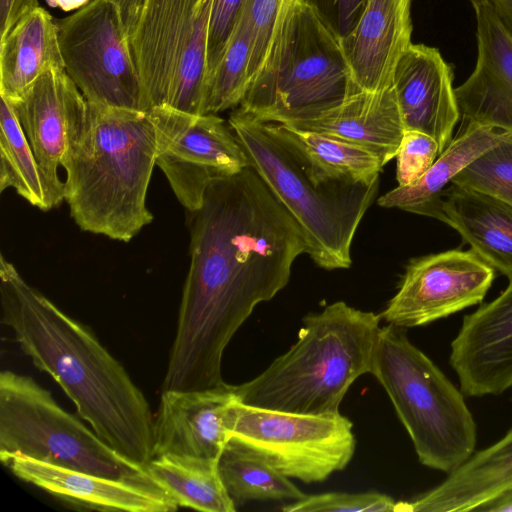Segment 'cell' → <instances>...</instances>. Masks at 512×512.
Masks as SVG:
<instances>
[{
    "label": "cell",
    "instance_id": "obj_1",
    "mask_svg": "<svg viewBox=\"0 0 512 512\" xmlns=\"http://www.w3.org/2000/svg\"><path fill=\"white\" fill-rule=\"evenodd\" d=\"M189 213L190 266L161 391L226 383V346L254 308L287 285L306 252L299 225L250 166L214 180Z\"/></svg>",
    "mask_w": 512,
    "mask_h": 512
},
{
    "label": "cell",
    "instance_id": "obj_2",
    "mask_svg": "<svg viewBox=\"0 0 512 512\" xmlns=\"http://www.w3.org/2000/svg\"><path fill=\"white\" fill-rule=\"evenodd\" d=\"M2 321L35 367L50 375L78 415L126 459L153 458L154 418L122 364L90 328L60 310L0 257Z\"/></svg>",
    "mask_w": 512,
    "mask_h": 512
},
{
    "label": "cell",
    "instance_id": "obj_3",
    "mask_svg": "<svg viewBox=\"0 0 512 512\" xmlns=\"http://www.w3.org/2000/svg\"><path fill=\"white\" fill-rule=\"evenodd\" d=\"M88 108L62 163L64 200L83 231L129 242L153 220L146 197L156 165L155 128L148 111Z\"/></svg>",
    "mask_w": 512,
    "mask_h": 512
},
{
    "label": "cell",
    "instance_id": "obj_4",
    "mask_svg": "<svg viewBox=\"0 0 512 512\" xmlns=\"http://www.w3.org/2000/svg\"><path fill=\"white\" fill-rule=\"evenodd\" d=\"M381 316L344 301L303 318L297 341L255 378L235 385L238 400L258 408L338 414L360 376L371 372Z\"/></svg>",
    "mask_w": 512,
    "mask_h": 512
},
{
    "label": "cell",
    "instance_id": "obj_5",
    "mask_svg": "<svg viewBox=\"0 0 512 512\" xmlns=\"http://www.w3.org/2000/svg\"><path fill=\"white\" fill-rule=\"evenodd\" d=\"M228 123L248 165L299 225L305 253L321 268H349L353 237L375 199L379 180L362 184L319 182L265 122L237 108Z\"/></svg>",
    "mask_w": 512,
    "mask_h": 512
},
{
    "label": "cell",
    "instance_id": "obj_6",
    "mask_svg": "<svg viewBox=\"0 0 512 512\" xmlns=\"http://www.w3.org/2000/svg\"><path fill=\"white\" fill-rule=\"evenodd\" d=\"M370 374L385 389L422 465L450 474L475 452L477 425L463 392L406 329L381 327Z\"/></svg>",
    "mask_w": 512,
    "mask_h": 512
},
{
    "label": "cell",
    "instance_id": "obj_7",
    "mask_svg": "<svg viewBox=\"0 0 512 512\" xmlns=\"http://www.w3.org/2000/svg\"><path fill=\"white\" fill-rule=\"evenodd\" d=\"M357 92L341 41L299 0L239 109L263 122L285 123L332 108Z\"/></svg>",
    "mask_w": 512,
    "mask_h": 512
},
{
    "label": "cell",
    "instance_id": "obj_8",
    "mask_svg": "<svg viewBox=\"0 0 512 512\" xmlns=\"http://www.w3.org/2000/svg\"><path fill=\"white\" fill-rule=\"evenodd\" d=\"M20 454L105 478L154 482L29 376L0 374V459ZM156 482V481H155Z\"/></svg>",
    "mask_w": 512,
    "mask_h": 512
},
{
    "label": "cell",
    "instance_id": "obj_9",
    "mask_svg": "<svg viewBox=\"0 0 512 512\" xmlns=\"http://www.w3.org/2000/svg\"><path fill=\"white\" fill-rule=\"evenodd\" d=\"M228 443L304 483L323 482L343 470L356 448L353 424L341 413L285 412L239 400L233 406Z\"/></svg>",
    "mask_w": 512,
    "mask_h": 512
},
{
    "label": "cell",
    "instance_id": "obj_10",
    "mask_svg": "<svg viewBox=\"0 0 512 512\" xmlns=\"http://www.w3.org/2000/svg\"><path fill=\"white\" fill-rule=\"evenodd\" d=\"M64 69L90 104L147 111L142 80L114 0L55 20Z\"/></svg>",
    "mask_w": 512,
    "mask_h": 512
},
{
    "label": "cell",
    "instance_id": "obj_11",
    "mask_svg": "<svg viewBox=\"0 0 512 512\" xmlns=\"http://www.w3.org/2000/svg\"><path fill=\"white\" fill-rule=\"evenodd\" d=\"M148 113L156 134V165L188 212L202 206L214 180L249 166L229 123L217 114H191L168 105Z\"/></svg>",
    "mask_w": 512,
    "mask_h": 512
},
{
    "label": "cell",
    "instance_id": "obj_12",
    "mask_svg": "<svg viewBox=\"0 0 512 512\" xmlns=\"http://www.w3.org/2000/svg\"><path fill=\"white\" fill-rule=\"evenodd\" d=\"M494 278L495 269L472 249L412 259L381 319L403 329L430 324L481 303Z\"/></svg>",
    "mask_w": 512,
    "mask_h": 512
},
{
    "label": "cell",
    "instance_id": "obj_13",
    "mask_svg": "<svg viewBox=\"0 0 512 512\" xmlns=\"http://www.w3.org/2000/svg\"><path fill=\"white\" fill-rule=\"evenodd\" d=\"M6 101L33 150L52 209L64 200L58 169L86 124L88 102L62 66L49 67L19 97Z\"/></svg>",
    "mask_w": 512,
    "mask_h": 512
},
{
    "label": "cell",
    "instance_id": "obj_14",
    "mask_svg": "<svg viewBox=\"0 0 512 512\" xmlns=\"http://www.w3.org/2000/svg\"><path fill=\"white\" fill-rule=\"evenodd\" d=\"M494 300L463 317L449 364L468 397L498 396L512 388V276Z\"/></svg>",
    "mask_w": 512,
    "mask_h": 512
},
{
    "label": "cell",
    "instance_id": "obj_15",
    "mask_svg": "<svg viewBox=\"0 0 512 512\" xmlns=\"http://www.w3.org/2000/svg\"><path fill=\"white\" fill-rule=\"evenodd\" d=\"M235 385L163 391L154 418L153 457L219 459L231 436Z\"/></svg>",
    "mask_w": 512,
    "mask_h": 512
},
{
    "label": "cell",
    "instance_id": "obj_16",
    "mask_svg": "<svg viewBox=\"0 0 512 512\" xmlns=\"http://www.w3.org/2000/svg\"><path fill=\"white\" fill-rule=\"evenodd\" d=\"M19 479L73 507L100 511L170 512L179 508L157 482L105 478L20 454L0 459Z\"/></svg>",
    "mask_w": 512,
    "mask_h": 512
},
{
    "label": "cell",
    "instance_id": "obj_17",
    "mask_svg": "<svg viewBox=\"0 0 512 512\" xmlns=\"http://www.w3.org/2000/svg\"><path fill=\"white\" fill-rule=\"evenodd\" d=\"M453 79V67L439 50L424 44H411L393 73L392 87L405 130L432 136L440 153L451 142L461 115Z\"/></svg>",
    "mask_w": 512,
    "mask_h": 512
},
{
    "label": "cell",
    "instance_id": "obj_18",
    "mask_svg": "<svg viewBox=\"0 0 512 512\" xmlns=\"http://www.w3.org/2000/svg\"><path fill=\"white\" fill-rule=\"evenodd\" d=\"M478 55L467 80L455 88L467 122L512 131V32L489 2L474 8Z\"/></svg>",
    "mask_w": 512,
    "mask_h": 512
},
{
    "label": "cell",
    "instance_id": "obj_19",
    "mask_svg": "<svg viewBox=\"0 0 512 512\" xmlns=\"http://www.w3.org/2000/svg\"><path fill=\"white\" fill-rule=\"evenodd\" d=\"M512 503V424L488 447L474 452L438 485L396 512H468L497 510Z\"/></svg>",
    "mask_w": 512,
    "mask_h": 512
},
{
    "label": "cell",
    "instance_id": "obj_20",
    "mask_svg": "<svg viewBox=\"0 0 512 512\" xmlns=\"http://www.w3.org/2000/svg\"><path fill=\"white\" fill-rule=\"evenodd\" d=\"M412 0H367L341 45L360 91L392 86L395 66L412 44Z\"/></svg>",
    "mask_w": 512,
    "mask_h": 512
},
{
    "label": "cell",
    "instance_id": "obj_21",
    "mask_svg": "<svg viewBox=\"0 0 512 512\" xmlns=\"http://www.w3.org/2000/svg\"><path fill=\"white\" fill-rule=\"evenodd\" d=\"M282 124L357 145L383 166L396 157L405 131L392 86L357 92L332 108Z\"/></svg>",
    "mask_w": 512,
    "mask_h": 512
},
{
    "label": "cell",
    "instance_id": "obj_22",
    "mask_svg": "<svg viewBox=\"0 0 512 512\" xmlns=\"http://www.w3.org/2000/svg\"><path fill=\"white\" fill-rule=\"evenodd\" d=\"M193 0H145L130 41L147 110L166 105L180 56L184 23Z\"/></svg>",
    "mask_w": 512,
    "mask_h": 512
},
{
    "label": "cell",
    "instance_id": "obj_23",
    "mask_svg": "<svg viewBox=\"0 0 512 512\" xmlns=\"http://www.w3.org/2000/svg\"><path fill=\"white\" fill-rule=\"evenodd\" d=\"M439 220L455 229L486 263L512 276V204L451 184L443 193Z\"/></svg>",
    "mask_w": 512,
    "mask_h": 512
},
{
    "label": "cell",
    "instance_id": "obj_24",
    "mask_svg": "<svg viewBox=\"0 0 512 512\" xmlns=\"http://www.w3.org/2000/svg\"><path fill=\"white\" fill-rule=\"evenodd\" d=\"M504 132L492 126L468 122L464 131L451 140L418 181L385 193L378 199V204L439 220L443 193L448 185L467 166L497 144Z\"/></svg>",
    "mask_w": 512,
    "mask_h": 512
},
{
    "label": "cell",
    "instance_id": "obj_25",
    "mask_svg": "<svg viewBox=\"0 0 512 512\" xmlns=\"http://www.w3.org/2000/svg\"><path fill=\"white\" fill-rule=\"evenodd\" d=\"M52 66L64 67L56 23L39 6L0 40V96L6 100L19 97Z\"/></svg>",
    "mask_w": 512,
    "mask_h": 512
},
{
    "label": "cell",
    "instance_id": "obj_26",
    "mask_svg": "<svg viewBox=\"0 0 512 512\" xmlns=\"http://www.w3.org/2000/svg\"><path fill=\"white\" fill-rule=\"evenodd\" d=\"M265 123L268 130L297 155L317 181L362 184L379 180L383 164L371 152L345 141L282 123Z\"/></svg>",
    "mask_w": 512,
    "mask_h": 512
},
{
    "label": "cell",
    "instance_id": "obj_27",
    "mask_svg": "<svg viewBox=\"0 0 512 512\" xmlns=\"http://www.w3.org/2000/svg\"><path fill=\"white\" fill-rule=\"evenodd\" d=\"M146 471L179 507L204 512L237 510L222 482L218 459L165 454L153 457Z\"/></svg>",
    "mask_w": 512,
    "mask_h": 512
},
{
    "label": "cell",
    "instance_id": "obj_28",
    "mask_svg": "<svg viewBox=\"0 0 512 512\" xmlns=\"http://www.w3.org/2000/svg\"><path fill=\"white\" fill-rule=\"evenodd\" d=\"M214 0H193L184 23L180 56L166 105L203 114L206 97V52Z\"/></svg>",
    "mask_w": 512,
    "mask_h": 512
},
{
    "label": "cell",
    "instance_id": "obj_29",
    "mask_svg": "<svg viewBox=\"0 0 512 512\" xmlns=\"http://www.w3.org/2000/svg\"><path fill=\"white\" fill-rule=\"evenodd\" d=\"M219 473L236 508L255 500H299L305 494L270 464L228 443L218 459Z\"/></svg>",
    "mask_w": 512,
    "mask_h": 512
},
{
    "label": "cell",
    "instance_id": "obj_30",
    "mask_svg": "<svg viewBox=\"0 0 512 512\" xmlns=\"http://www.w3.org/2000/svg\"><path fill=\"white\" fill-rule=\"evenodd\" d=\"M7 188H13L32 206L51 209L33 150L12 108L1 97L0 191Z\"/></svg>",
    "mask_w": 512,
    "mask_h": 512
},
{
    "label": "cell",
    "instance_id": "obj_31",
    "mask_svg": "<svg viewBox=\"0 0 512 512\" xmlns=\"http://www.w3.org/2000/svg\"><path fill=\"white\" fill-rule=\"evenodd\" d=\"M250 31L241 13L224 54L206 90L204 114H217L239 106L248 88Z\"/></svg>",
    "mask_w": 512,
    "mask_h": 512
},
{
    "label": "cell",
    "instance_id": "obj_32",
    "mask_svg": "<svg viewBox=\"0 0 512 512\" xmlns=\"http://www.w3.org/2000/svg\"><path fill=\"white\" fill-rule=\"evenodd\" d=\"M299 0H246L242 15L250 31L249 86L269 60L283 23Z\"/></svg>",
    "mask_w": 512,
    "mask_h": 512
},
{
    "label": "cell",
    "instance_id": "obj_33",
    "mask_svg": "<svg viewBox=\"0 0 512 512\" xmlns=\"http://www.w3.org/2000/svg\"><path fill=\"white\" fill-rule=\"evenodd\" d=\"M453 185L488 193L512 204V131L460 172Z\"/></svg>",
    "mask_w": 512,
    "mask_h": 512
},
{
    "label": "cell",
    "instance_id": "obj_34",
    "mask_svg": "<svg viewBox=\"0 0 512 512\" xmlns=\"http://www.w3.org/2000/svg\"><path fill=\"white\" fill-rule=\"evenodd\" d=\"M397 501L375 491L326 492L305 495L283 507L284 512H396Z\"/></svg>",
    "mask_w": 512,
    "mask_h": 512
},
{
    "label": "cell",
    "instance_id": "obj_35",
    "mask_svg": "<svg viewBox=\"0 0 512 512\" xmlns=\"http://www.w3.org/2000/svg\"><path fill=\"white\" fill-rule=\"evenodd\" d=\"M439 154V145L432 136L418 130H405L396 155L398 186L418 181Z\"/></svg>",
    "mask_w": 512,
    "mask_h": 512
},
{
    "label": "cell",
    "instance_id": "obj_36",
    "mask_svg": "<svg viewBox=\"0 0 512 512\" xmlns=\"http://www.w3.org/2000/svg\"><path fill=\"white\" fill-rule=\"evenodd\" d=\"M245 2L246 0L213 2L206 52V90L241 16Z\"/></svg>",
    "mask_w": 512,
    "mask_h": 512
},
{
    "label": "cell",
    "instance_id": "obj_37",
    "mask_svg": "<svg viewBox=\"0 0 512 512\" xmlns=\"http://www.w3.org/2000/svg\"><path fill=\"white\" fill-rule=\"evenodd\" d=\"M342 40L355 27L367 0H302Z\"/></svg>",
    "mask_w": 512,
    "mask_h": 512
},
{
    "label": "cell",
    "instance_id": "obj_38",
    "mask_svg": "<svg viewBox=\"0 0 512 512\" xmlns=\"http://www.w3.org/2000/svg\"><path fill=\"white\" fill-rule=\"evenodd\" d=\"M39 6L38 0H0V40L24 15Z\"/></svg>",
    "mask_w": 512,
    "mask_h": 512
},
{
    "label": "cell",
    "instance_id": "obj_39",
    "mask_svg": "<svg viewBox=\"0 0 512 512\" xmlns=\"http://www.w3.org/2000/svg\"><path fill=\"white\" fill-rule=\"evenodd\" d=\"M125 26L135 27L140 19L145 0H114Z\"/></svg>",
    "mask_w": 512,
    "mask_h": 512
},
{
    "label": "cell",
    "instance_id": "obj_40",
    "mask_svg": "<svg viewBox=\"0 0 512 512\" xmlns=\"http://www.w3.org/2000/svg\"><path fill=\"white\" fill-rule=\"evenodd\" d=\"M501 21L512 32V0H488Z\"/></svg>",
    "mask_w": 512,
    "mask_h": 512
},
{
    "label": "cell",
    "instance_id": "obj_41",
    "mask_svg": "<svg viewBox=\"0 0 512 512\" xmlns=\"http://www.w3.org/2000/svg\"><path fill=\"white\" fill-rule=\"evenodd\" d=\"M497 512H512V503L500 507Z\"/></svg>",
    "mask_w": 512,
    "mask_h": 512
},
{
    "label": "cell",
    "instance_id": "obj_42",
    "mask_svg": "<svg viewBox=\"0 0 512 512\" xmlns=\"http://www.w3.org/2000/svg\"><path fill=\"white\" fill-rule=\"evenodd\" d=\"M470 2L472 3L473 7L475 8V7L480 6L481 4L488 2V0H470Z\"/></svg>",
    "mask_w": 512,
    "mask_h": 512
}]
</instances>
